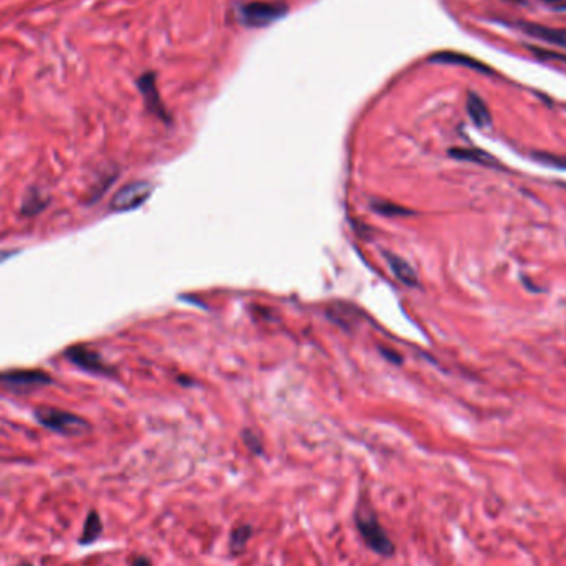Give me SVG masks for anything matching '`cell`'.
I'll return each instance as SVG.
<instances>
[{"label": "cell", "instance_id": "obj_1", "mask_svg": "<svg viewBox=\"0 0 566 566\" xmlns=\"http://www.w3.org/2000/svg\"><path fill=\"white\" fill-rule=\"evenodd\" d=\"M355 523L358 532H360L363 542L371 552H375L381 557H391L394 553V543L389 538L386 530L379 523L378 517L371 510H366L365 507L358 508L355 515Z\"/></svg>", "mask_w": 566, "mask_h": 566}, {"label": "cell", "instance_id": "obj_2", "mask_svg": "<svg viewBox=\"0 0 566 566\" xmlns=\"http://www.w3.org/2000/svg\"><path fill=\"white\" fill-rule=\"evenodd\" d=\"M287 10V4L280 0L277 2H247L237 5L236 17L243 27L261 29L285 17Z\"/></svg>", "mask_w": 566, "mask_h": 566}, {"label": "cell", "instance_id": "obj_3", "mask_svg": "<svg viewBox=\"0 0 566 566\" xmlns=\"http://www.w3.org/2000/svg\"><path fill=\"white\" fill-rule=\"evenodd\" d=\"M35 415H37L39 423L41 425L55 430V433L66 434V435L83 434V433H86L88 428H90L85 419L78 418V415L71 414V413H65V411H60V409H54V408L39 409Z\"/></svg>", "mask_w": 566, "mask_h": 566}, {"label": "cell", "instance_id": "obj_4", "mask_svg": "<svg viewBox=\"0 0 566 566\" xmlns=\"http://www.w3.org/2000/svg\"><path fill=\"white\" fill-rule=\"evenodd\" d=\"M153 194V184L146 181H138L119 189L111 201V209L118 212L133 211L143 206Z\"/></svg>", "mask_w": 566, "mask_h": 566}, {"label": "cell", "instance_id": "obj_5", "mask_svg": "<svg viewBox=\"0 0 566 566\" xmlns=\"http://www.w3.org/2000/svg\"><path fill=\"white\" fill-rule=\"evenodd\" d=\"M0 383H4L7 388L14 389H29L44 386V384L51 383L50 376L44 371L37 370H17L7 371L0 375Z\"/></svg>", "mask_w": 566, "mask_h": 566}, {"label": "cell", "instance_id": "obj_6", "mask_svg": "<svg viewBox=\"0 0 566 566\" xmlns=\"http://www.w3.org/2000/svg\"><path fill=\"white\" fill-rule=\"evenodd\" d=\"M138 88L141 91V95L146 101L148 110L154 113L156 116H159L161 119H168V114L163 106V101H161L158 86H156V75L153 71H148V74H143L138 78Z\"/></svg>", "mask_w": 566, "mask_h": 566}, {"label": "cell", "instance_id": "obj_7", "mask_svg": "<svg viewBox=\"0 0 566 566\" xmlns=\"http://www.w3.org/2000/svg\"><path fill=\"white\" fill-rule=\"evenodd\" d=\"M430 64H439V65H457V66H465V69L475 70L479 74L484 75H492L493 70L489 65L482 64V61L472 59L469 55L464 54H457V51H439V54L433 55L429 59Z\"/></svg>", "mask_w": 566, "mask_h": 566}, {"label": "cell", "instance_id": "obj_8", "mask_svg": "<svg viewBox=\"0 0 566 566\" xmlns=\"http://www.w3.org/2000/svg\"><path fill=\"white\" fill-rule=\"evenodd\" d=\"M518 29H522L523 32L530 35V37L548 41V44L566 49V29H552L547 27V25L527 24V22H518Z\"/></svg>", "mask_w": 566, "mask_h": 566}, {"label": "cell", "instance_id": "obj_9", "mask_svg": "<svg viewBox=\"0 0 566 566\" xmlns=\"http://www.w3.org/2000/svg\"><path fill=\"white\" fill-rule=\"evenodd\" d=\"M66 356H69V360L74 361L76 366H80L86 371H93V373H106L108 371L105 363L101 361V358L98 356L96 353L86 350V348H81V346L70 348L69 353H66Z\"/></svg>", "mask_w": 566, "mask_h": 566}, {"label": "cell", "instance_id": "obj_10", "mask_svg": "<svg viewBox=\"0 0 566 566\" xmlns=\"http://www.w3.org/2000/svg\"><path fill=\"white\" fill-rule=\"evenodd\" d=\"M467 113H469V116L472 121H474L475 126L489 128L492 124L489 108H487L484 100H482L479 95H475L474 91H470L469 95H467Z\"/></svg>", "mask_w": 566, "mask_h": 566}, {"label": "cell", "instance_id": "obj_11", "mask_svg": "<svg viewBox=\"0 0 566 566\" xmlns=\"http://www.w3.org/2000/svg\"><path fill=\"white\" fill-rule=\"evenodd\" d=\"M388 263L391 267V272L394 277H396L399 282L408 285V287H418L419 285V277L415 273V270L413 268V265L404 261V258L393 256L389 253L388 256Z\"/></svg>", "mask_w": 566, "mask_h": 566}, {"label": "cell", "instance_id": "obj_12", "mask_svg": "<svg viewBox=\"0 0 566 566\" xmlns=\"http://www.w3.org/2000/svg\"><path fill=\"white\" fill-rule=\"evenodd\" d=\"M449 154L455 159L460 161H470V163H477L482 166H495L497 161L492 158L490 154H487L485 151H480V149H460L454 148L450 149Z\"/></svg>", "mask_w": 566, "mask_h": 566}, {"label": "cell", "instance_id": "obj_13", "mask_svg": "<svg viewBox=\"0 0 566 566\" xmlns=\"http://www.w3.org/2000/svg\"><path fill=\"white\" fill-rule=\"evenodd\" d=\"M253 530L251 525H237L231 533V552L233 557H238L246 552L248 540H251Z\"/></svg>", "mask_w": 566, "mask_h": 566}, {"label": "cell", "instance_id": "obj_14", "mask_svg": "<svg viewBox=\"0 0 566 566\" xmlns=\"http://www.w3.org/2000/svg\"><path fill=\"white\" fill-rule=\"evenodd\" d=\"M101 535V520L98 517L96 512H90V515L86 518L85 530L81 535V543H91Z\"/></svg>", "mask_w": 566, "mask_h": 566}, {"label": "cell", "instance_id": "obj_15", "mask_svg": "<svg viewBox=\"0 0 566 566\" xmlns=\"http://www.w3.org/2000/svg\"><path fill=\"white\" fill-rule=\"evenodd\" d=\"M527 49H528L530 51H532L533 55H537L538 59H543V60H560V61H565V64H566V55H563V54H555V51L538 49V46H533V45L527 46Z\"/></svg>", "mask_w": 566, "mask_h": 566}, {"label": "cell", "instance_id": "obj_16", "mask_svg": "<svg viewBox=\"0 0 566 566\" xmlns=\"http://www.w3.org/2000/svg\"><path fill=\"white\" fill-rule=\"evenodd\" d=\"M375 209H378L381 214H408V211L401 209V207H396L393 204H383V206H375Z\"/></svg>", "mask_w": 566, "mask_h": 566}, {"label": "cell", "instance_id": "obj_17", "mask_svg": "<svg viewBox=\"0 0 566 566\" xmlns=\"http://www.w3.org/2000/svg\"><path fill=\"white\" fill-rule=\"evenodd\" d=\"M134 566H151L146 558H138L136 562H134Z\"/></svg>", "mask_w": 566, "mask_h": 566}, {"label": "cell", "instance_id": "obj_18", "mask_svg": "<svg viewBox=\"0 0 566 566\" xmlns=\"http://www.w3.org/2000/svg\"><path fill=\"white\" fill-rule=\"evenodd\" d=\"M24 566H30V565H24Z\"/></svg>", "mask_w": 566, "mask_h": 566}]
</instances>
